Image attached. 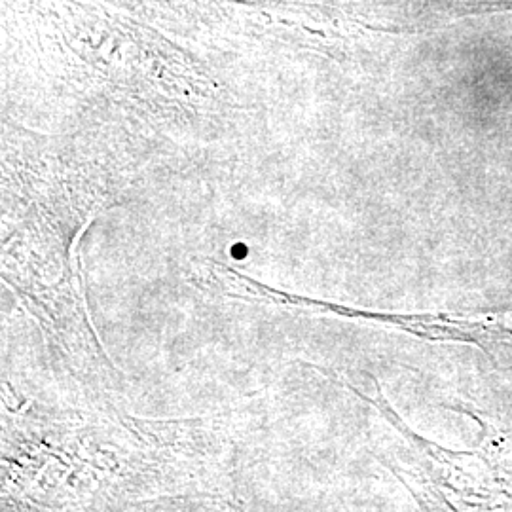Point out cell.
<instances>
[{
	"mask_svg": "<svg viewBox=\"0 0 512 512\" xmlns=\"http://www.w3.org/2000/svg\"><path fill=\"white\" fill-rule=\"evenodd\" d=\"M406 329L416 330L437 340L475 342L478 346L509 342L512 344V311L480 313L478 317H418V323L406 319Z\"/></svg>",
	"mask_w": 512,
	"mask_h": 512,
	"instance_id": "obj_1",
	"label": "cell"
},
{
	"mask_svg": "<svg viewBox=\"0 0 512 512\" xmlns=\"http://www.w3.org/2000/svg\"><path fill=\"white\" fill-rule=\"evenodd\" d=\"M450 6L459 14H488L512 10V0H450Z\"/></svg>",
	"mask_w": 512,
	"mask_h": 512,
	"instance_id": "obj_2",
	"label": "cell"
}]
</instances>
